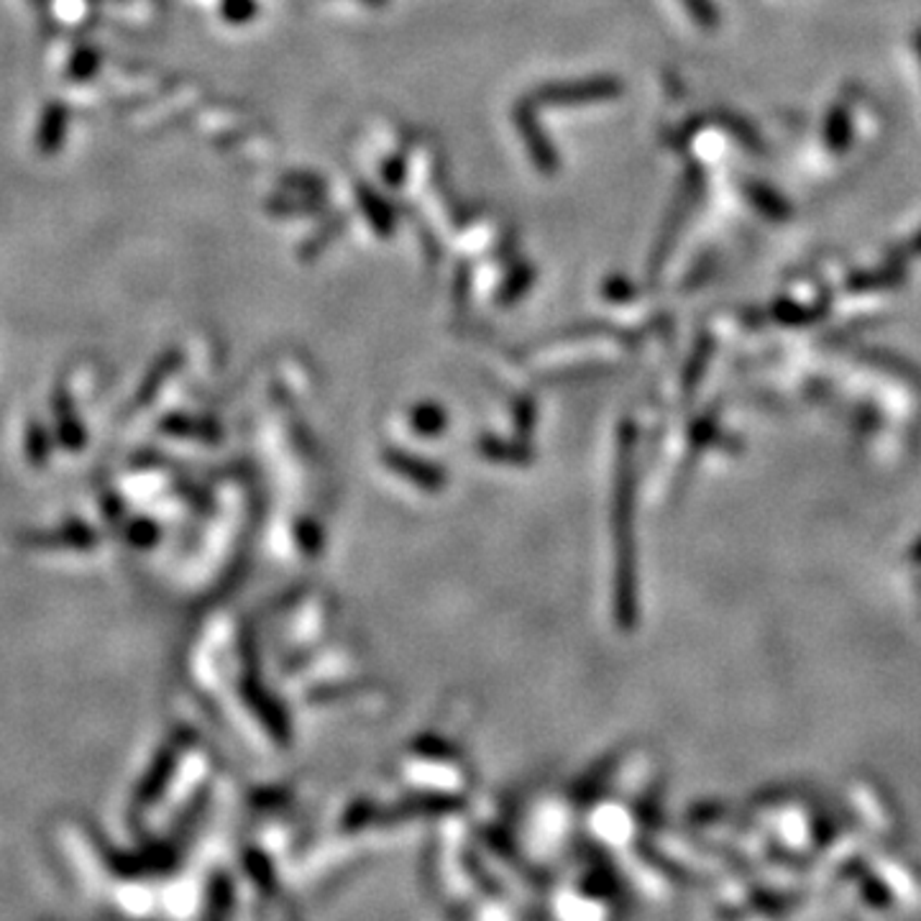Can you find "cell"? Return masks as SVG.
I'll return each mask as SVG.
<instances>
[{"instance_id": "1", "label": "cell", "mask_w": 921, "mask_h": 921, "mask_svg": "<svg viewBox=\"0 0 921 921\" xmlns=\"http://www.w3.org/2000/svg\"><path fill=\"white\" fill-rule=\"evenodd\" d=\"M52 425L60 446L70 453H79L87 444V431L83 418L77 415L75 400L64 384H57L52 391Z\"/></svg>"}, {"instance_id": "2", "label": "cell", "mask_w": 921, "mask_h": 921, "mask_svg": "<svg viewBox=\"0 0 921 921\" xmlns=\"http://www.w3.org/2000/svg\"><path fill=\"white\" fill-rule=\"evenodd\" d=\"M100 540L98 531L87 525L85 520H67L52 531H34L28 533L24 543L34 548H72V550H90Z\"/></svg>"}, {"instance_id": "3", "label": "cell", "mask_w": 921, "mask_h": 921, "mask_svg": "<svg viewBox=\"0 0 921 921\" xmlns=\"http://www.w3.org/2000/svg\"><path fill=\"white\" fill-rule=\"evenodd\" d=\"M620 83L618 79H586V83H576V85H556V87H546V90L538 92V98L543 103L548 105H582V103H592V100H607L620 96Z\"/></svg>"}, {"instance_id": "4", "label": "cell", "mask_w": 921, "mask_h": 921, "mask_svg": "<svg viewBox=\"0 0 921 921\" xmlns=\"http://www.w3.org/2000/svg\"><path fill=\"white\" fill-rule=\"evenodd\" d=\"M70 130V108L62 100H49L39 115V126L34 134V147L43 157H54L62 151Z\"/></svg>"}, {"instance_id": "5", "label": "cell", "mask_w": 921, "mask_h": 921, "mask_svg": "<svg viewBox=\"0 0 921 921\" xmlns=\"http://www.w3.org/2000/svg\"><path fill=\"white\" fill-rule=\"evenodd\" d=\"M906 261H909V257L898 249L891 253L886 264L879 266V270L852 274V277L847 279V289H850V293H870V289H888L901 285L906 277Z\"/></svg>"}, {"instance_id": "6", "label": "cell", "mask_w": 921, "mask_h": 921, "mask_svg": "<svg viewBox=\"0 0 921 921\" xmlns=\"http://www.w3.org/2000/svg\"><path fill=\"white\" fill-rule=\"evenodd\" d=\"M54 438L57 435H52V431H49L41 420H28L24 431V451H26V461L32 463L34 469H43L49 463V459H52Z\"/></svg>"}, {"instance_id": "7", "label": "cell", "mask_w": 921, "mask_h": 921, "mask_svg": "<svg viewBox=\"0 0 921 921\" xmlns=\"http://www.w3.org/2000/svg\"><path fill=\"white\" fill-rule=\"evenodd\" d=\"M850 141H852L850 111H847V105L837 103L824 121V144L826 149L835 151V154H843V151L850 147Z\"/></svg>"}, {"instance_id": "8", "label": "cell", "mask_w": 921, "mask_h": 921, "mask_svg": "<svg viewBox=\"0 0 921 921\" xmlns=\"http://www.w3.org/2000/svg\"><path fill=\"white\" fill-rule=\"evenodd\" d=\"M745 195H748L752 206H756L766 217L781 221V217L788 215L786 200H783L781 195L773 190V187H768L763 183H752V179H748V183H745Z\"/></svg>"}, {"instance_id": "9", "label": "cell", "mask_w": 921, "mask_h": 921, "mask_svg": "<svg viewBox=\"0 0 921 921\" xmlns=\"http://www.w3.org/2000/svg\"><path fill=\"white\" fill-rule=\"evenodd\" d=\"M714 121H717V126H722L724 130H727V134L735 136V139L743 144L745 149H750V151L763 149V141H760L758 130L752 128L745 119H739V115L730 113V111H714Z\"/></svg>"}, {"instance_id": "10", "label": "cell", "mask_w": 921, "mask_h": 921, "mask_svg": "<svg viewBox=\"0 0 921 921\" xmlns=\"http://www.w3.org/2000/svg\"><path fill=\"white\" fill-rule=\"evenodd\" d=\"M98 67H100L98 49L83 47V49H77L75 54H72L70 67H67V77L70 79H87V77L96 75Z\"/></svg>"}, {"instance_id": "11", "label": "cell", "mask_w": 921, "mask_h": 921, "mask_svg": "<svg viewBox=\"0 0 921 921\" xmlns=\"http://www.w3.org/2000/svg\"><path fill=\"white\" fill-rule=\"evenodd\" d=\"M681 3H684L686 13L694 18V24L699 28L712 32V28L720 26V11L714 9L712 0H681Z\"/></svg>"}, {"instance_id": "12", "label": "cell", "mask_w": 921, "mask_h": 921, "mask_svg": "<svg viewBox=\"0 0 921 921\" xmlns=\"http://www.w3.org/2000/svg\"><path fill=\"white\" fill-rule=\"evenodd\" d=\"M126 538H128L130 546L147 548V546H151V543L157 540V527L151 525L149 520H136V522H130V525H128Z\"/></svg>"}, {"instance_id": "13", "label": "cell", "mask_w": 921, "mask_h": 921, "mask_svg": "<svg viewBox=\"0 0 921 921\" xmlns=\"http://www.w3.org/2000/svg\"><path fill=\"white\" fill-rule=\"evenodd\" d=\"M901 251L906 253V257H921V231H919V234H917V236H913V238H911V241H909V244H906V246H904V249H901Z\"/></svg>"}, {"instance_id": "14", "label": "cell", "mask_w": 921, "mask_h": 921, "mask_svg": "<svg viewBox=\"0 0 921 921\" xmlns=\"http://www.w3.org/2000/svg\"><path fill=\"white\" fill-rule=\"evenodd\" d=\"M913 49H917V54H919V62H921V28L917 32V36H913Z\"/></svg>"}, {"instance_id": "15", "label": "cell", "mask_w": 921, "mask_h": 921, "mask_svg": "<svg viewBox=\"0 0 921 921\" xmlns=\"http://www.w3.org/2000/svg\"><path fill=\"white\" fill-rule=\"evenodd\" d=\"M32 5H34L36 11H43L49 5V0H32Z\"/></svg>"}]
</instances>
